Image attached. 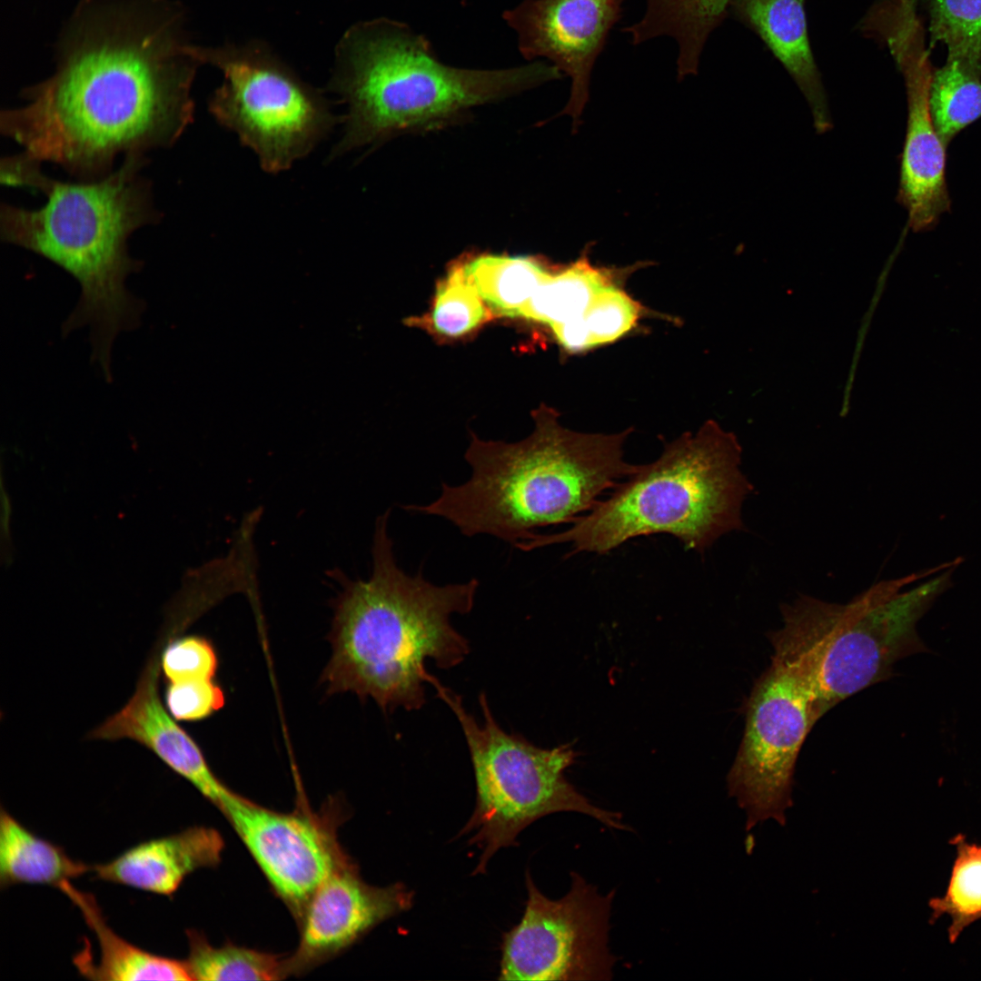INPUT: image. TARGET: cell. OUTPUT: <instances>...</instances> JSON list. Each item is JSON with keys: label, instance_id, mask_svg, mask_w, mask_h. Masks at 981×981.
Segmentation results:
<instances>
[{"label": "cell", "instance_id": "cell-1", "mask_svg": "<svg viewBox=\"0 0 981 981\" xmlns=\"http://www.w3.org/2000/svg\"><path fill=\"white\" fill-rule=\"evenodd\" d=\"M182 25L166 0H84L54 73L2 110L1 133L81 182L110 174L119 154L173 146L193 122L202 64Z\"/></svg>", "mask_w": 981, "mask_h": 981}, {"label": "cell", "instance_id": "cell-2", "mask_svg": "<svg viewBox=\"0 0 981 981\" xmlns=\"http://www.w3.org/2000/svg\"><path fill=\"white\" fill-rule=\"evenodd\" d=\"M145 154H128L121 166L92 182H63L45 175L41 163L24 154L1 161V182L41 191L47 201L31 210L2 203L1 240L54 263L81 287L79 302L63 334L88 325L92 358L111 377V348L120 332L137 327L144 304L125 286L141 270L127 242L137 229L162 219L152 183L141 173Z\"/></svg>", "mask_w": 981, "mask_h": 981}, {"label": "cell", "instance_id": "cell-3", "mask_svg": "<svg viewBox=\"0 0 981 981\" xmlns=\"http://www.w3.org/2000/svg\"><path fill=\"white\" fill-rule=\"evenodd\" d=\"M390 510L377 519L368 580L334 575L341 590L329 635L332 652L322 675L328 693L371 698L384 713L424 705L428 659L442 669L464 660L469 642L451 617L471 611L479 586L476 579L438 586L421 571L404 572L388 533Z\"/></svg>", "mask_w": 981, "mask_h": 981}, {"label": "cell", "instance_id": "cell-4", "mask_svg": "<svg viewBox=\"0 0 981 981\" xmlns=\"http://www.w3.org/2000/svg\"><path fill=\"white\" fill-rule=\"evenodd\" d=\"M533 418L534 431L520 441L471 435L465 452L470 479L457 486L442 482L434 501L404 509L441 517L465 536L488 534L515 547L538 528L572 524L640 466L624 459L631 429L612 434L571 431L547 407Z\"/></svg>", "mask_w": 981, "mask_h": 981}, {"label": "cell", "instance_id": "cell-5", "mask_svg": "<svg viewBox=\"0 0 981 981\" xmlns=\"http://www.w3.org/2000/svg\"><path fill=\"white\" fill-rule=\"evenodd\" d=\"M552 64L504 69L442 63L429 39L387 17L359 22L335 49L330 88L348 104L344 134L332 157L402 132L450 122L472 107L498 102L559 79Z\"/></svg>", "mask_w": 981, "mask_h": 981}, {"label": "cell", "instance_id": "cell-6", "mask_svg": "<svg viewBox=\"0 0 981 981\" xmlns=\"http://www.w3.org/2000/svg\"><path fill=\"white\" fill-rule=\"evenodd\" d=\"M736 436L713 421L668 442L660 456L620 481L564 531L534 532L524 551L570 543L571 554H606L629 540L664 533L703 553L723 535L744 530L742 506L754 486L741 471Z\"/></svg>", "mask_w": 981, "mask_h": 981}, {"label": "cell", "instance_id": "cell-7", "mask_svg": "<svg viewBox=\"0 0 981 981\" xmlns=\"http://www.w3.org/2000/svg\"><path fill=\"white\" fill-rule=\"evenodd\" d=\"M946 567L877 582L846 603L801 595L781 605L782 625L768 633L772 659L803 685L817 720L888 679L898 660L930 651L917 623L951 586V570L912 590H900Z\"/></svg>", "mask_w": 981, "mask_h": 981}, {"label": "cell", "instance_id": "cell-8", "mask_svg": "<svg viewBox=\"0 0 981 981\" xmlns=\"http://www.w3.org/2000/svg\"><path fill=\"white\" fill-rule=\"evenodd\" d=\"M426 682L456 716L473 768L476 808L460 835L473 832L470 843L482 849L474 873H483L501 847L515 844L519 833L549 814L573 811L606 827L627 830L620 814L593 805L564 776L574 763L570 744L536 747L523 736L504 731L495 720L484 693L479 697L483 723L463 707L461 698L428 673Z\"/></svg>", "mask_w": 981, "mask_h": 981}, {"label": "cell", "instance_id": "cell-9", "mask_svg": "<svg viewBox=\"0 0 981 981\" xmlns=\"http://www.w3.org/2000/svg\"><path fill=\"white\" fill-rule=\"evenodd\" d=\"M194 54L223 74L209 101L211 114L256 154L267 173L289 169L337 123L322 94L262 44L194 45Z\"/></svg>", "mask_w": 981, "mask_h": 981}, {"label": "cell", "instance_id": "cell-10", "mask_svg": "<svg viewBox=\"0 0 981 981\" xmlns=\"http://www.w3.org/2000/svg\"><path fill=\"white\" fill-rule=\"evenodd\" d=\"M528 899L502 943L500 980H609L608 946L614 893L601 895L576 872L569 892L550 899L526 873Z\"/></svg>", "mask_w": 981, "mask_h": 981}, {"label": "cell", "instance_id": "cell-11", "mask_svg": "<svg viewBox=\"0 0 981 981\" xmlns=\"http://www.w3.org/2000/svg\"><path fill=\"white\" fill-rule=\"evenodd\" d=\"M818 720L798 679L772 659L747 703L743 737L727 776L729 796L746 813V830L768 819L786 824L795 766Z\"/></svg>", "mask_w": 981, "mask_h": 981}, {"label": "cell", "instance_id": "cell-12", "mask_svg": "<svg viewBox=\"0 0 981 981\" xmlns=\"http://www.w3.org/2000/svg\"><path fill=\"white\" fill-rule=\"evenodd\" d=\"M216 807L299 918L315 890L346 859L332 829L315 816L272 811L229 788Z\"/></svg>", "mask_w": 981, "mask_h": 981}, {"label": "cell", "instance_id": "cell-13", "mask_svg": "<svg viewBox=\"0 0 981 981\" xmlns=\"http://www.w3.org/2000/svg\"><path fill=\"white\" fill-rule=\"evenodd\" d=\"M620 5L619 0H522L502 14L525 59L546 58L571 78L564 112L575 119L588 101L593 65Z\"/></svg>", "mask_w": 981, "mask_h": 981}, {"label": "cell", "instance_id": "cell-14", "mask_svg": "<svg viewBox=\"0 0 981 981\" xmlns=\"http://www.w3.org/2000/svg\"><path fill=\"white\" fill-rule=\"evenodd\" d=\"M401 883L377 887L363 882L348 859L312 894L302 915L299 946L289 958L290 974L304 971L348 947L378 923L411 906Z\"/></svg>", "mask_w": 981, "mask_h": 981}, {"label": "cell", "instance_id": "cell-15", "mask_svg": "<svg viewBox=\"0 0 981 981\" xmlns=\"http://www.w3.org/2000/svg\"><path fill=\"white\" fill-rule=\"evenodd\" d=\"M158 662L150 660L128 702L89 733V738H128L152 750L214 806L228 788L214 775L195 740L164 709L158 692Z\"/></svg>", "mask_w": 981, "mask_h": 981}, {"label": "cell", "instance_id": "cell-16", "mask_svg": "<svg viewBox=\"0 0 981 981\" xmlns=\"http://www.w3.org/2000/svg\"><path fill=\"white\" fill-rule=\"evenodd\" d=\"M905 67L908 114L901 156L898 198L914 231L929 228L948 209L946 184V145L929 106L931 76L923 61L898 58Z\"/></svg>", "mask_w": 981, "mask_h": 981}, {"label": "cell", "instance_id": "cell-17", "mask_svg": "<svg viewBox=\"0 0 981 981\" xmlns=\"http://www.w3.org/2000/svg\"><path fill=\"white\" fill-rule=\"evenodd\" d=\"M223 849L218 831L196 826L140 842L108 862L92 865L91 872L103 881L170 897L188 875L216 866Z\"/></svg>", "mask_w": 981, "mask_h": 981}, {"label": "cell", "instance_id": "cell-18", "mask_svg": "<svg viewBox=\"0 0 981 981\" xmlns=\"http://www.w3.org/2000/svg\"><path fill=\"white\" fill-rule=\"evenodd\" d=\"M805 0H731L737 15L765 42L808 103L818 132L831 125L827 102L808 35Z\"/></svg>", "mask_w": 981, "mask_h": 981}, {"label": "cell", "instance_id": "cell-19", "mask_svg": "<svg viewBox=\"0 0 981 981\" xmlns=\"http://www.w3.org/2000/svg\"><path fill=\"white\" fill-rule=\"evenodd\" d=\"M58 889L78 907L97 940V961H93L85 949L74 957V964L85 978L192 980L184 960L153 954L117 935L106 923L92 894L77 889L70 881L62 883Z\"/></svg>", "mask_w": 981, "mask_h": 981}, {"label": "cell", "instance_id": "cell-20", "mask_svg": "<svg viewBox=\"0 0 981 981\" xmlns=\"http://www.w3.org/2000/svg\"><path fill=\"white\" fill-rule=\"evenodd\" d=\"M730 3L731 0H646L642 18L624 31L631 35L634 45L658 36L672 37L679 49L678 74L683 78L698 72L706 41L725 17Z\"/></svg>", "mask_w": 981, "mask_h": 981}, {"label": "cell", "instance_id": "cell-21", "mask_svg": "<svg viewBox=\"0 0 981 981\" xmlns=\"http://www.w3.org/2000/svg\"><path fill=\"white\" fill-rule=\"evenodd\" d=\"M91 872L60 846L35 834L3 807L0 811V887L19 884L59 887Z\"/></svg>", "mask_w": 981, "mask_h": 981}, {"label": "cell", "instance_id": "cell-22", "mask_svg": "<svg viewBox=\"0 0 981 981\" xmlns=\"http://www.w3.org/2000/svg\"><path fill=\"white\" fill-rule=\"evenodd\" d=\"M487 305L500 315L518 317L550 270L530 256L480 255L461 263Z\"/></svg>", "mask_w": 981, "mask_h": 981}, {"label": "cell", "instance_id": "cell-23", "mask_svg": "<svg viewBox=\"0 0 981 981\" xmlns=\"http://www.w3.org/2000/svg\"><path fill=\"white\" fill-rule=\"evenodd\" d=\"M612 282L609 270L593 266L583 255L565 268L550 271L518 317L550 327L563 323L581 315Z\"/></svg>", "mask_w": 981, "mask_h": 981}, {"label": "cell", "instance_id": "cell-24", "mask_svg": "<svg viewBox=\"0 0 981 981\" xmlns=\"http://www.w3.org/2000/svg\"><path fill=\"white\" fill-rule=\"evenodd\" d=\"M640 305L614 282L592 300L585 312L555 329L557 342L570 352L617 341L638 322Z\"/></svg>", "mask_w": 981, "mask_h": 981}, {"label": "cell", "instance_id": "cell-25", "mask_svg": "<svg viewBox=\"0 0 981 981\" xmlns=\"http://www.w3.org/2000/svg\"><path fill=\"white\" fill-rule=\"evenodd\" d=\"M186 934L184 961L192 980H276L290 975L287 958L234 945L214 947L196 931Z\"/></svg>", "mask_w": 981, "mask_h": 981}, {"label": "cell", "instance_id": "cell-26", "mask_svg": "<svg viewBox=\"0 0 981 981\" xmlns=\"http://www.w3.org/2000/svg\"><path fill=\"white\" fill-rule=\"evenodd\" d=\"M956 846L949 882L943 897H932L930 924L947 915L951 924L947 928L948 940L954 944L963 930L981 919V846L969 843L962 834L955 836Z\"/></svg>", "mask_w": 981, "mask_h": 981}, {"label": "cell", "instance_id": "cell-27", "mask_svg": "<svg viewBox=\"0 0 981 981\" xmlns=\"http://www.w3.org/2000/svg\"><path fill=\"white\" fill-rule=\"evenodd\" d=\"M929 106L936 129L946 145L981 117V75L948 61L931 78Z\"/></svg>", "mask_w": 981, "mask_h": 981}, {"label": "cell", "instance_id": "cell-28", "mask_svg": "<svg viewBox=\"0 0 981 981\" xmlns=\"http://www.w3.org/2000/svg\"><path fill=\"white\" fill-rule=\"evenodd\" d=\"M930 30L948 61L981 75V0H932Z\"/></svg>", "mask_w": 981, "mask_h": 981}, {"label": "cell", "instance_id": "cell-29", "mask_svg": "<svg viewBox=\"0 0 981 981\" xmlns=\"http://www.w3.org/2000/svg\"><path fill=\"white\" fill-rule=\"evenodd\" d=\"M489 311L461 263L451 268L437 289L430 322L436 332L459 337L488 319Z\"/></svg>", "mask_w": 981, "mask_h": 981}, {"label": "cell", "instance_id": "cell-30", "mask_svg": "<svg viewBox=\"0 0 981 981\" xmlns=\"http://www.w3.org/2000/svg\"><path fill=\"white\" fill-rule=\"evenodd\" d=\"M219 659L212 642L198 635L184 636L168 643L160 666L166 683L213 679Z\"/></svg>", "mask_w": 981, "mask_h": 981}, {"label": "cell", "instance_id": "cell-31", "mask_svg": "<svg viewBox=\"0 0 981 981\" xmlns=\"http://www.w3.org/2000/svg\"><path fill=\"white\" fill-rule=\"evenodd\" d=\"M166 708L179 721L205 719L220 710L225 695L213 679H193L168 683L165 689Z\"/></svg>", "mask_w": 981, "mask_h": 981}, {"label": "cell", "instance_id": "cell-32", "mask_svg": "<svg viewBox=\"0 0 981 981\" xmlns=\"http://www.w3.org/2000/svg\"><path fill=\"white\" fill-rule=\"evenodd\" d=\"M905 3L910 5H914L917 0H903Z\"/></svg>", "mask_w": 981, "mask_h": 981}, {"label": "cell", "instance_id": "cell-33", "mask_svg": "<svg viewBox=\"0 0 981 981\" xmlns=\"http://www.w3.org/2000/svg\"><path fill=\"white\" fill-rule=\"evenodd\" d=\"M461 1L462 2L463 5H465L467 0H461Z\"/></svg>", "mask_w": 981, "mask_h": 981}]
</instances>
